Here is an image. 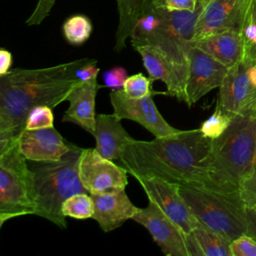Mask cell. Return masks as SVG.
I'll return each mask as SVG.
<instances>
[{
	"label": "cell",
	"instance_id": "1",
	"mask_svg": "<svg viewBox=\"0 0 256 256\" xmlns=\"http://www.w3.org/2000/svg\"><path fill=\"white\" fill-rule=\"evenodd\" d=\"M211 148L212 139L199 128L181 130L150 141L135 140L120 161L133 177H158L179 186H203Z\"/></svg>",
	"mask_w": 256,
	"mask_h": 256
},
{
	"label": "cell",
	"instance_id": "2",
	"mask_svg": "<svg viewBox=\"0 0 256 256\" xmlns=\"http://www.w3.org/2000/svg\"><path fill=\"white\" fill-rule=\"evenodd\" d=\"M90 58L46 68L10 70L0 76V139L19 136L31 109L47 105L52 109L67 101L80 83L76 71Z\"/></svg>",
	"mask_w": 256,
	"mask_h": 256
},
{
	"label": "cell",
	"instance_id": "3",
	"mask_svg": "<svg viewBox=\"0 0 256 256\" xmlns=\"http://www.w3.org/2000/svg\"><path fill=\"white\" fill-rule=\"evenodd\" d=\"M207 2L208 0H198L194 10L171 11L151 0L130 37L133 47L149 45L167 58L174 76L170 96L180 102H185L189 51L198 19Z\"/></svg>",
	"mask_w": 256,
	"mask_h": 256
},
{
	"label": "cell",
	"instance_id": "4",
	"mask_svg": "<svg viewBox=\"0 0 256 256\" xmlns=\"http://www.w3.org/2000/svg\"><path fill=\"white\" fill-rule=\"evenodd\" d=\"M256 147V108L234 115L229 127L212 140L203 187L240 196V183L248 172Z\"/></svg>",
	"mask_w": 256,
	"mask_h": 256
},
{
	"label": "cell",
	"instance_id": "5",
	"mask_svg": "<svg viewBox=\"0 0 256 256\" xmlns=\"http://www.w3.org/2000/svg\"><path fill=\"white\" fill-rule=\"evenodd\" d=\"M82 149L74 144L61 159L42 162L30 168L36 200L34 215L45 218L62 229L67 227L66 217L62 214L63 202L76 193L87 192L78 174Z\"/></svg>",
	"mask_w": 256,
	"mask_h": 256
},
{
	"label": "cell",
	"instance_id": "6",
	"mask_svg": "<svg viewBox=\"0 0 256 256\" xmlns=\"http://www.w3.org/2000/svg\"><path fill=\"white\" fill-rule=\"evenodd\" d=\"M19 146V136L0 139V226L24 215H34L33 179Z\"/></svg>",
	"mask_w": 256,
	"mask_h": 256
},
{
	"label": "cell",
	"instance_id": "7",
	"mask_svg": "<svg viewBox=\"0 0 256 256\" xmlns=\"http://www.w3.org/2000/svg\"><path fill=\"white\" fill-rule=\"evenodd\" d=\"M179 192L199 222L229 241L246 233V207L241 196L192 185L179 186Z\"/></svg>",
	"mask_w": 256,
	"mask_h": 256
},
{
	"label": "cell",
	"instance_id": "8",
	"mask_svg": "<svg viewBox=\"0 0 256 256\" xmlns=\"http://www.w3.org/2000/svg\"><path fill=\"white\" fill-rule=\"evenodd\" d=\"M132 220L147 229L164 255L202 256L193 235L185 233L153 202L139 208Z\"/></svg>",
	"mask_w": 256,
	"mask_h": 256
},
{
	"label": "cell",
	"instance_id": "9",
	"mask_svg": "<svg viewBox=\"0 0 256 256\" xmlns=\"http://www.w3.org/2000/svg\"><path fill=\"white\" fill-rule=\"evenodd\" d=\"M256 61V46L245 42L243 58L228 68L219 87L217 105L230 114H237L250 107L256 99V89L252 86L247 70Z\"/></svg>",
	"mask_w": 256,
	"mask_h": 256
},
{
	"label": "cell",
	"instance_id": "10",
	"mask_svg": "<svg viewBox=\"0 0 256 256\" xmlns=\"http://www.w3.org/2000/svg\"><path fill=\"white\" fill-rule=\"evenodd\" d=\"M80 181L89 194L125 189L128 171L98 153L94 148H83L78 165Z\"/></svg>",
	"mask_w": 256,
	"mask_h": 256
},
{
	"label": "cell",
	"instance_id": "11",
	"mask_svg": "<svg viewBox=\"0 0 256 256\" xmlns=\"http://www.w3.org/2000/svg\"><path fill=\"white\" fill-rule=\"evenodd\" d=\"M153 95L142 98L128 97L123 88L112 90L110 102L113 107V114L122 119H128L139 123L155 137H164L176 134L181 130L171 126L158 111Z\"/></svg>",
	"mask_w": 256,
	"mask_h": 256
},
{
	"label": "cell",
	"instance_id": "12",
	"mask_svg": "<svg viewBox=\"0 0 256 256\" xmlns=\"http://www.w3.org/2000/svg\"><path fill=\"white\" fill-rule=\"evenodd\" d=\"M251 0H208L196 25L193 42L225 30H243Z\"/></svg>",
	"mask_w": 256,
	"mask_h": 256
},
{
	"label": "cell",
	"instance_id": "13",
	"mask_svg": "<svg viewBox=\"0 0 256 256\" xmlns=\"http://www.w3.org/2000/svg\"><path fill=\"white\" fill-rule=\"evenodd\" d=\"M140 183L150 202L157 207L185 233L189 234L199 222L190 211L179 192V185L158 177H134Z\"/></svg>",
	"mask_w": 256,
	"mask_h": 256
},
{
	"label": "cell",
	"instance_id": "14",
	"mask_svg": "<svg viewBox=\"0 0 256 256\" xmlns=\"http://www.w3.org/2000/svg\"><path fill=\"white\" fill-rule=\"evenodd\" d=\"M228 68L192 45L188 56V74L185 86V102L193 106L203 96L222 84Z\"/></svg>",
	"mask_w": 256,
	"mask_h": 256
},
{
	"label": "cell",
	"instance_id": "15",
	"mask_svg": "<svg viewBox=\"0 0 256 256\" xmlns=\"http://www.w3.org/2000/svg\"><path fill=\"white\" fill-rule=\"evenodd\" d=\"M19 146L27 160L52 162L64 157L74 146L54 128L24 129L19 135Z\"/></svg>",
	"mask_w": 256,
	"mask_h": 256
},
{
	"label": "cell",
	"instance_id": "16",
	"mask_svg": "<svg viewBox=\"0 0 256 256\" xmlns=\"http://www.w3.org/2000/svg\"><path fill=\"white\" fill-rule=\"evenodd\" d=\"M94 202V219L104 232H111L132 219L139 210L127 196L125 189L90 194Z\"/></svg>",
	"mask_w": 256,
	"mask_h": 256
},
{
	"label": "cell",
	"instance_id": "17",
	"mask_svg": "<svg viewBox=\"0 0 256 256\" xmlns=\"http://www.w3.org/2000/svg\"><path fill=\"white\" fill-rule=\"evenodd\" d=\"M102 88L97 79L77 85L69 94V107L65 111L62 121L74 123L94 136L96 131L95 99L97 91Z\"/></svg>",
	"mask_w": 256,
	"mask_h": 256
},
{
	"label": "cell",
	"instance_id": "18",
	"mask_svg": "<svg viewBox=\"0 0 256 256\" xmlns=\"http://www.w3.org/2000/svg\"><path fill=\"white\" fill-rule=\"evenodd\" d=\"M95 149L109 160H120L127 147L136 139L131 137L121 124V120L112 114L96 116Z\"/></svg>",
	"mask_w": 256,
	"mask_h": 256
},
{
	"label": "cell",
	"instance_id": "19",
	"mask_svg": "<svg viewBox=\"0 0 256 256\" xmlns=\"http://www.w3.org/2000/svg\"><path fill=\"white\" fill-rule=\"evenodd\" d=\"M192 45L205 51L227 68L237 64L245 53V39L238 30L214 33L193 42Z\"/></svg>",
	"mask_w": 256,
	"mask_h": 256
},
{
	"label": "cell",
	"instance_id": "20",
	"mask_svg": "<svg viewBox=\"0 0 256 256\" xmlns=\"http://www.w3.org/2000/svg\"><path fill=\"white\" fill-rule=\"evenodd\" d=\"M119 14V23L115 35L116 52L126 47V41L131 37L134 27L151 0H116Z\"/></svg>",
	"mask_w": 256,
	"mask_h": 256
},
{
	"label": "cell",
	"instance_id": "21",
	"mask_svg": "<svg viewBox=\"0 0 256 256\" xmlns=\"http://www.w3.org/2000/svg\"><path fill=\"white\" fill-rule=\"evenodd\" d=\"M134 49L140 54L149 77L153 80L162 81L167 88L166 94L170 96L174 87V76L167 58L158 49L149 45L136 46Z\"/></svg>",
	"mask_w": 256,
	"mask_h": 256
},
{
	"label": "cell",
	"instance_id": "22",
	"mask_svg": "<svg viewBox=\"0 0 256 256\" xmlns=\"http://www.w3.org/2000/svg\"><path fill=\"white\" fill-rule=\"evenodd\" d=\"M202 256H232L230 243L220 233L198 222L191 231Z\"/></svg>",
	"mask_w": 256,
	"mask_h": 256
},
{
	"label": "cell",
	"instance_id": "23",
	"mask_svg": "<svg viewBox=\"0 0 256 256\" xmlns=\"http://www.w3.org/2000/svg\"><path fill=\"white\" fill-rule=\"evenodd\" d=\"M63 35L71 45H82L85 43L92 32V23L90 19L82 14L69 17L62 26Z\"/></svg>",
	"mask_w": 256,
	"mask_h": 256
},
{
	"label": "cell",
	"instance_id": "24",
	"mask_svg": "<svg viewBox=\"0 0 256 256\" xmlns=\"http://www.w3.org/2000/svg\"><path fill=\"white\" fill-rule=\"evenodd\" d=\"M62 214L74 219L92 218L94 214V202L88 192L76 193L67 198L62 204Z\"/></svg>",
	"mask_w": 256,
	"mask_h": 256
},
{
	"label": "cell",
	"instance_id": "25",
	"mask_svg": "<svg viewBox=\"0 0 256 256\" xmlns=\"http://www.w3.org/2000/svg\"><path fill=\"white\" fill-rule=\"evenodd\" d=\"M234 115L224 111L220 106L216 104L215 110L211 116H209L200 126V131L204 136L210 139H216L221 136L225 130L229 127Z\"/></svg>",
	"mask_w": 256,
	"mask_h": 256
},
{
	"label": "cell",
	"instance_id": "26",
	"mask_svg": "<svg viewBox=\"0 0 256 256\" xmlns=\"http://www.w3.org/2000/svg\"><path fill=\"white\" fill-rule=\"evenodd\" d=\"M153 79L144 76L142 73L134 74L127 77L123 91L130 98H142L149 95H155L158 92H154L151 88Z\"/></svg>",
	"mask_w": 256,
	"mask_h": 256
},
{
	"label": "cell",
	"instance_id": "27",
	"mask_svg": "<svg viewBox=\"0 0 256 256\" xmlns=\"http://www.w3.org/2000/svg\"><path fill=\"white\" fill-rule=\"evenodd\" d=\"M51 127H54V116L52 108L47 105H38L33 107L27 116L25 129L35 130Z\"/></svg>",
	"mask_w": 256,
	"mask_h": 256
},
{
	"label": "cell",
	"instance_id": "28",
	"mask_svg": "<svg viewBox=\"0 0 256 256\" xmlns=\"http://www.w3.org/2000/svg\"><path fill=\"white\" fill-rule=\"evenodd\" d=\"M240 196L245 207L256 204V147L251 166L240 183Z\"/></svg>",
	"mask_w": 256,
	"mask_h": 256
},
{
	"label": "cell",
	"instance_id": "29",
	"mask_svg": "<svg viewBox=\"0 0 256 256\" xmlns=\"http://www.w3.org/2000/svg\"><path fill=\"white\" fill-rule=\"evenodd\" d=\"M232 256H256V239L243 234L230 243Z\"/></svg>",
	"mask_w": 256,
	"mask_h": 256
},
{
	"label": "cell",
	"instance_id": "30",
	"mask_svg": "<svg viewBox=\"0 0 256 256\" xmlns=\"http://www.w3.org/2000/svg\"><path fill=\"white\" fill-rule=\"evenodd\" d=\"M127 77V71L125 68L121 66L113 67L103 73L104 86L112 90L122 89Z\"/></svg>",
	"mask_w": 256,
	"mask_h": 256
},
{
	"label": "cell",
	"instance_id": "31",
	"mask_svg": "<svg viewBox=\"0 0 256 256\" xmlns=\"http://www.w3.org/2000/svg\"><path fill=\"white\" fill-rule=\"evenodd\" d=\"M55 2L56 0H38L35 9L29 16V18L26 20V24L28 26L41 24L43 20L49 15Z\"/></svg>",
	"mask_w": 256,
	"mask_h": 256
},
{
	"label": "cell",
	"instance_id": "32",
	"mask_svg": "<svg viewBox=\"0 0 256 256\" xmlns=\"http://www.w3.org/2000/svg\"><path fill=\"white\" fill-rule=\"evenodd\" d=\"M96 59H90L87 63L83 64L77 69L76 76L82 83L97 79V75L100 72V69L96 66Z\"/></svg>",
	"mask_w": 256,
	"mask_h": 256
},
{
	"label": "cell",
	"instance_id": "33",
	"mask_svg": "<svg viewBox=\"0 0 256 256\" xmlns=\"http://www.w3.org/2000/svg\"><path fill=\"white\" fill-rule=\"evenodd\" d=\"M153 1L171 11L194 10L198 2V0H153Z\"/></svg>",
	"mask_w": 256,
	"mask_h": 256
},
{
	"label": "cell",
	"instance_id": "34",
	"mask_svg": "<svg viewBox=\"0 0 256 256\" xmlns=\"http://www.w3.org/2000/svg\"><path fill=\"white\" fill-rule=\"evenodd\" d=\"M247 230L246 234L256 239V204L251 207H246Z\"/></svg>",
	"mask_w": 256,
	"mask_h": 256
},
{
	"label": "cell",
	"instance_id": "35",
	"mask_svg": "<svg viewBox=\"0 0 256 256\" xmlns=\"http://www.w3.org/2000/svg\"><path fill=\"white\" fill-rule=\"evenodd\" d=\"M11 65L12 54L4 48L0 49V76H4L10 71Z\"/></svg>",
	"mask_w": 256,
	"mask_h": 256
},
{
	"label": "cell",
	"instance_id": "36",
	"mask_svg": "<svg viewBox=\"0 0 256 256\" xmlns=\"http://www.w3.org/2000/svg\"><path fill=\"white\" fill-rule=\"evenodd\" d=\"M242 34L244 36L246 43L256 46V24L255 23H251V22L247 23L242 30Z\"/></svg>",
	"mask_w": 256,
	"mask_h": 256
},
{
	"label": "cell",
	"instance_id": "37",
	"mask_svg": "<svg viewBox=\"0 0 256 256\" xmlns=\"http://www.w3.org/2000/svg\"><path fill=\"white\" fill-rule=\"evenodd\" d=\"M247 73H248V77H249V80H250L252 86L256 89V61L252 65L249 66Z\"/></svg>",
	"mask_w": 256,
	"mask_h": 256
},
{
	"label": "cell",
	"instance_id": "38",
	"mask_svg": "<svg viewBox=\"0 0 256 256\" xmlns=\"http://www.w3.org/2000/svg\"><path fill=\"white\" fill-rule=\"evenodd\" d=\"M249 22L256 24V0H251L249 9Z\"/></svg>",
	"mask_w": 256,
	"mask_h": 256
},
{
	"label": "cell",
	"instance_id": "39",
	"mask_svg": "<svg viewBox=\"0 0 256 256\" xmlns=\"http://www.w3.org/2000/svg\"><path fill=\"white\" fill-rule=\"evenodd\" d=\"M251 107H254V108H256V99L253 101V103L250 105Z\"/></svg>",
	"mask_w": 256,
	"mask_h": 256
}]
</instances>
